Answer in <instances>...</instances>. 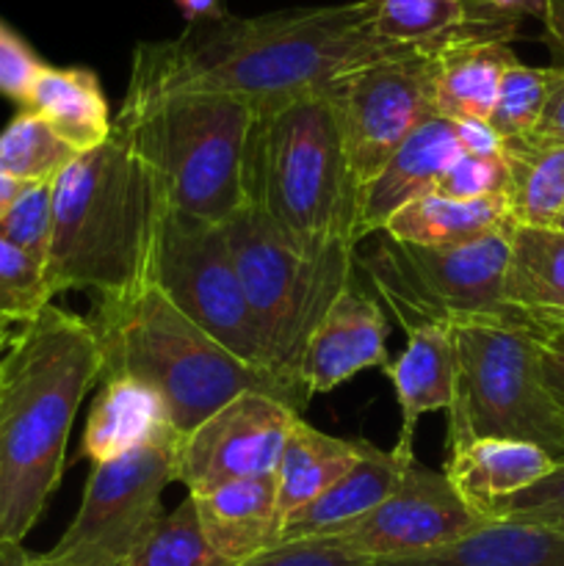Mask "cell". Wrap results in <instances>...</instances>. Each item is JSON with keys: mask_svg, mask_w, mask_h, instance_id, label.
Masks as SVG:
<instances>
[{"mask_svg": "<svg viewBox=\"0 0 564 566\" xmlns=\"http://www.w3.org/2000/svg\"><path fill=\"white\" fill-rule=\"evenodd\" d=\"M396 53L412 50L393 48L376 33L374 0H354L188 25L169 42L138 44L130 81L227 92L263 108L326 92L348 72Z\"/></svg>", "mask_w": 564, "mask_h": 566, "instance_id": "6da1fadb", "label": "cell"}, {"mask_svg": "<svg viewBox=\"0 0 564 566\" xmlns=\"http://www.w3.org/2000/svg\"><path fill=\"white\" fill-rule=\"evenodd\" d=\"M103 376L88 318L61 307L11 335L0 354V539L22 542L64 475L83 398Z\"/></svg>", "mask_w": 564, "mask_h": 566, "instance_id": "7a4b0ae2", "label": "cell"}, {"mask_svg": "<svg viewBox=\"0 0 564 566\" xmlns=\"http://www.w3.org/2000/svg\"><path fill=\"white\" fill-rule=\"evenodd\" d=\"M164 188L147 160L111 130L53 182V241L44 276L53 296L88 291L119 302L153 282Z\"/></svg>", "mask_w": 564, "mask_h": 566, "instance_id": "3957f363", "label": "cell"}, {"mask_svg": "<svg viewBox=\"0 0 564 566\" xmlns=\"http://www.w3.org/2000/svg\"><path fill=\"white\" fill-rule=\"evenodd\" d=\"M88 321L103 354L100 379L127 376L147 385L164 401L177 440L247 390L265 392L296 412L310 401L302 385L247 365L227 352L153 282L119 302H97Z\"/></svg>", "mask_w": 564, "mask_h": 566, "instance_id": "277c9868", "label": "cell"}, {"mask_svg": "<svg viewBox=\"0 0 564 566\" xmlns=\"http://www.w3.org/2000/svg\"><path fill=\"white\" fill-rule=\"evenodd\" d=\"M243 197L296 247H357L359 186L348 169L326 92L254 108Z\"/></svg>", "mask_w": 564, "mask_h": 566, "instance_id": "5b68a950", "label": "cell"}, {"mask_svg": "<svg viewBox=\"0 0 564 566\" xmlns=\"http://www.w3.org/2000/svg\"><path fill=\"white\" fill-rule=\"evenodd\" d=\"M254 105L227 92L127 83L114 130L147 160L166 205L227 224L241 208Z\"/></svg>", "mask_w": 564, "mask_h": 566, "instance_id": "8992f818", "label": "cell"}, {"mask_svg": "<svg viewBox=\"0 0 564 566\" xmlns=\"http://www.w3.org/2000/svg\"><path fill=\"white\" fill-rule=\"evenodd\" d=\"M453 343V401L446 451L479 437L518 440L564 462V409L542 368L540 329L523 315L448 326Z\"/></svg>", "mask_w": 564, "mask_h": 566, "instance_id": "52a82bcc", "label": "cell"}, {"mask_svg": "<svg viewBox=\"0 0 564 566\" xmlns=\"http://www.w3.org/2000/svg\"><path fill=\"white\" fill-rule=\"evenodd\" d=\"M224 230L258 332L263 368L302 385L304 346L343 287L354 282L357 247L337 243L310 252L252 208L238 210Z\"/></svg>", "mask_w": 564, "mask_h": 566, "instance_id": "ba28073f", "label": "cell"}, {"mask_svg": "<svg viewBox=\"0 0 564 566\" xmlns=\"http://www.w3.org/2000/svg\"><path fill=\"white\" fill-rule=\"evenodd\" d=\"M512 227L459 247H418L379 232L357 265L404 332L518 315L503 302Z\"/></svg>", "mask_w": 564, "mask_h": 566, "instance_id": "9c48e42d", "label": "cell"}, {"mask_svg": "<svg viewBox=\"0 0 564 566\" xmlns=\"http://www.w3.org/2000/svg\"><path fill=\"white\" fill-rule=\"evenodd\" d=\"M177 434H164L111 462L92 464L81 509L53 551L31 566H108L130 556L164 514V492L175 481Z\"/></svg>", "mask_w": 564, "mask_h": 566, "instance_id": "30bf717a", "label": "cell"}, {"mask_svg": "<svg viewBox=\"0 0 564 566\" xmlns=\"http://www.w3.org/2000/svg\"><path fill=\"white\" fill-rule=\"evenodd\" d=\"M153 285L227 352L247 365L263 368L258 332L224 224L180 213L166 205L153 254Z\"/></svg>", "mask_w": 564, "mask_h": 566, "instance_id": "8fae6325", "label": "cell"}, {"mask_svg": "<svg viewBox=\"0 0 564 566\" xmlns=\"http://www.w3.org/2000/svg\"><path fill=\"white\" fill-rule=\"evenodd\" d=\"M359 191L424 122L435 119V55L396 53L326 88Z\"/></svg>", "mask_w": 564, "mask_h": 566, "instance_id": "7c38bea8", "label": "cell"}, {"mask_svg": "<svg viewBox=\"0 0 564 566\" xmlns=\"http://www.w3.org/2000/svg\"><path fill=\"white\" fill-rule=\"evenodd\" d=\"M299 418L302 412L265 392H241L177 440L175 481L188 495H202L232 481L274 473Z\"/></svg>", "mask_w": 564, "mask_h": 566, "instance_id": "4fadbf2b", "label": "cell"}, {"mask_svg": "<svg viewBox=\"0 0 564 566\" xmlns=\"http://www.w3.org/2000/svg\"><path fill=\"white\" fill-rule=\"evenodd\" d=\"M487 523L462 501L442 470L418 457L407 464L396 490L365 517L335 534L368 558H398L435 551Z\"/></svg>", "mask_w": 564, "mask_h": 566, "instance_id": "5bb4252c", "label": "cell"}, {"mask_svg": "<svg viewBox=\"0 0 564 566\" xmlns=\"http://www.w3.org/2000/svg\"><path fill=\"white\" fill-rule=\"evenodd\" d=\"M387 315L357 280L343 287L304 346L299 381L307 396H326L368 368H387Z\"/></svg>", "mask_w": 564, "mask_h": 566, "instance_id": "9a60e30c", "label": "cell"}, {"mask_svg": "<svg viewBox=\"0 0 564 566\" xmlns=\"http://www.w3.org/2000/svg\"><path fill=\"white\" fill-rule=\"evenodd\" d=\"M374 28L393 48L440 55L459 44L512 42L520 17L487 0H374Z\"/></svg>", "mask_w": 564, "mask_h": 566, "instance_id": "2e32d148", "label": "cell"}, {"mask_svg": "<svg viewBox=\"0 0 564 566\" xmlns=\"http://www.w3.org/2000/svg\"><path fill=\"white\" fill-rule=\"evenodd\" d=\"M464 155L457 122L442 116L424 122L359 191L357 241L379 235L387 221L424 193L435 191L448 169Z\"/></svg>", "mask_w": 564, "mask_h": 566, "instance_id": "e0dca14e", "label": "cell"}, {"mask_svg": "<svg viewBox=\"0 0 564 566\" xmlns=\"http://www.w3.org/2000/svg\"><path fill=\"white\" fill-rule=\"evenodd\" d=\"M415 459V448L396 446L382 451L370 442H363L359 459L324 492L293 512L282 523L280 542L313 539V536H335L359 517L374 512L387 495L398 486L407 464Z\"/></svg>", "mask_w": 564, "mask_h": 566, "instance_id": "ac0fdd59", "label": "cell"}, {"mask_svg": "<svg viewBox=\"0 0 564 566\" xmlns=\"http://www.w3.org/2000/svg\"><path fill=\"white\" fill-rule=\"evenodd\" d=\"M191 501L208 542L230 564H241L280 545L282 512L274 473L232 481L191 495Z\"/></svg>", "mask_w": 564, "mask_h": 566, "instance_id": "d6986e66", "label": "cell"}, {"mask_svg": "<svg viewBox=\"0 0 564 566\" xmlns=\"http://www.w3.org/2000/svg\"><path fill=\"white\" fill-rule=\"evenodd\" d=\"M553 464L542 448L529 442L479 437L451 448L442 473L470 509L490 520L495 503L540 481Z\"/></svg>", "mask_w": 564, "mask_h": 566, "instance_id": "ffe728a7", "label": "cell"}, {"mask_svg": "<svg viewBox=\"0 0 564 566\" xmlns=\"http://www.w3.org/2000/svg\"><path fill=\"white\" fill-rule=\"evenodd\" d=\"M374 566H564V531L487 520L435 551L376 558Z\"/></svg>", "mask_w": 564, "mask_h": 566, "instance_id": "44dd1931", "label": "cell"}, {"mask_svg": "<svg viewBox=\"0 0 564 566\" xmlns=\"http://www.w3.org/2000/svg\"><path fill=\"white\" fill-rule=\"evenodd\" d=\"M100 381L103 387L92 403L81 446L88 462H111L169 434L164 401L147 385L127 376H108Z\"/></svg>", "mask_w": 564, "mask_h": 566, "instance_id": "7402d4cb", "label": "cell"}, {"mask_svg": "<svg viewBox=\"0 0 564 566\" xmlns=\"http://www.w3.org/2000/svg\"><path fill=\"white\" fill-rule=\"evenodd\" d=\"M385 374L396 387V401L401 407L398 446L412 448L418 420L426 412L451 409L453 374H457L451 329L448 326L409 329L401 357L387 365Z\"/></svg>", "mask_w": 564, "mask_h": 566, "instance_id": "603a6c76", "label": "cell"}, {"mask_svg": "<svg viewBox=\"0 0 564 566\" xmlns=\"http://www.w3.org/2000/svg\"><path fill=\"white\" fill-rule=\"evenodd\" d=\"M503 302L534 324L564 321V232L512 227Z\"/></svg>", "mask_w": 564, "mask_h": 566, "instance_id": "cb8c5ba5", "label": "cell"}, {"mask_svg": "<svg viewBox=\"0 0 564 566\" xmlns=\"http://www.w3.org/2000/svg\"><path fill=\"white\" fill-rule=\"evenodd\" d=\"M22 105L42 116L77 155L100 147L114 130L97 75L88 70H55L44 64Z\"/></svg>", "mask_w": 564, "mask_h": 566, "instance_id": "d4e9b609", "label": "cell"}, {"mask_svg": "<svg viewBox=\"0 0 564 566\" xmlns=\"http://www.w3.org/2000/svg\"><path fill=\"white\" fill-rule=\"evenodd\" d=\"M518 61L509 42L459 44L435 55V111L448 122L490 119L498 86Z\"/></svg>", "mask_w": 564, "mask_h": 566, "instance_id": "484cf974", "label": "cell"}, {"mask_svg": "<svg viewBox=\"0 0 564 566\" xmlns=\"http://www.w3.org/2000/svg\"><path fill=\"white\" fill-rule=\"evenodd\" d=\"M359 451H363V440H341V437L324 434L299 418L274 470L282 523L293 512L324 495L357 462Z\"/></svg>", "mask_w": 564, "mask_h": 566, "instance_id": "4316f807", "label": "cell"}, {"mask_svg": "<svg viewBox=\"0 0 564 566\" xmlns=\"http://www.w3.org/2000/svg\"><path fill=\"white\" fill-rule=\"evenodd\" d=\"M509 224L506 199L457 202L431 191L398 210L382 232L418 247H459Z\"/></svg>", "mask_w": 564, "mask_h": 566, "instance_id": "83f0119b", "label": "cell"}, {"mask_svg": "<svg viewBox=\"0 0 564 566\" xmlns=\"http://www.w3.org/2000/svg\"><path fill=\"white\" fill-rule=\"evenodd\" d=\"M509 166L506 210L518 227H556L564 210V147L534 138L503 142Z\"/></svg>", "mask_w": 564, "mask_h": 566, "instance_id": "f1b7e54d", "label": "cell"}, {"mask_svg": "<svg viewBox=\"0 0 564 566\" xmlns=\"http://www.w3.org/2000/svg\"><path fill=\"white\" fill-rule=\"evenodd\" d=\"M75 149L33 111H20L0 133V171L20 182H53Z\"/></svg>", "mask_w": 564, "mask_h": 566, "instance_id": "f546056e", "label": "cell"}, {"mask_svg": "<svg viewBox=\"0 0 564 566\" xmlns=\"http://www.w3.org/2000/svg\"><path fill=\"white\" fill-rule=\"evenodd\" d=\"M125 566H236L221 558L205 536L191 495L171 512H164L158 523L138 539Z\"/></svg>", "mask_w": 564, "mask_h": 566, "instance_id": "4dcf8cb0", "label": "cell"}, {"mask_svg": "<svg viewBox=\"0 0 564 566\" xmlns=\"http://www.w3.org/2000/svg\"><path fill=\"white\" fill-rule=\"evenodd\" d=\"M551 75V66H529L520 59L503 72L501 86H498L495 108H492L490 119H487L492 130L501 136V142L523 138L534 130L542 108H545Z\"/></svg>", "mask_w": 564, "mask_h": 566, "instance_id": "1f68e13d", "label": "cell"}, {"mask_svg": "<svg viewBox=\"0 0 564 566\" xmlns=\"http://www.w3.org/2000/svg\"><path fill=\"white\" fill-rule=\"evenodd\" d=\"M50 304L44 265L0 238V324L25 326Z\"/></svg>", "mask_w": 564, "mask_h": 566, "instance_id": "d6a6232c", "label": "cell"}, {"mask_svg": "<svg viewBox=\"0 0 564 566\" xmlns=\"http://www.w3.org/2000/svg\"><path fill=\"white\" fill-rule=\"evenodd\" d=\"M53 182H28L20 199L0 219V238L42 265L48 263L53 241Z\"/></svg>", "mask_w": 564, "mask_h": 566, "instance_id": "836d02e7", "label": "cell"}, {"mask_svg": "<svg viewBox=\"0 0 564 566\" xmlns=\"http://www.w3.org/2000/svg\"><path fill=\"white\" fill-rule=\"evenodd\" d=\"M490 520H512V523L564 531V462H556L540 481L495 503Z\"/></svg>", "mask_w": 564, "mask_h": 566, "instance_id": "e575fe53", "label": "cell"}, {"mask_svg": "<svg viewBox=\"0 0 564 566\" xmlns=\"http://www.w3.org/2000/svg\"><path fill=\"white\" fill-rule=\"evenodd\" d=\"M509 166L503 153L498 155H462L435 186V193L457 202H481V199H506Z\"/></svg>", "mask_w": 564, "mask_h": 566, "instance_id": "d590c367", "label": "cell"}, {"mask_svg": "<svg viewBox=\"0 0 564 566\" xmlns=\"http://www.w3.org/2000/svg\"><path fill=\"white\" fill-rule=\"evenodd\" d=\"M236 566H374V558L357 553L337 536H313L280 542Z\"/></svg>", "mask_w": 564, "mask_h": 566, "instance_id": "8d00e7d4", "label": "cell"}, {"mask_svg": "<svg viewBox=\"0 0 564 566\" xmlns=\"http://www.w3.org/2000/svg\"><path fill=\"white\" fill-rule=\"evenodd\" d=\"M42 66V61L20 36L0 25V94L17 99V103H25Z\"/></svg>", "mask_w": 564, "mask_h": 566, "instance_id": "74e56055", "label": "cell"}, {"mask_svg": "<svg viewBox=\"0 0 564 566\" xmlns=\"http://www.w3.org/2000/svg\"><path fill=\"white\" fill-rule=\"evenodd\" d=\"M551 70L553 75L545 97V108H542L540 122L529 133V138L540 144L564 147V66H551Z\"/></svg>", "mask_w": 564, "mask_h": 566, "instance_id": "f35d334b", "label": "cell"}, {"mask_svg": "<svg viewBox=\"0 0 564 566\" xmlns=\"http://www.w3.org/2000/svg\"><path fill=\"white\" fill-rule=\"evenodd\" d=\"M542 346V368L545 381L551 387L553 398L564 409V326L558 324H536Z\"/></svg>", "mask_w": 564, "mask_h": 566, "instance_id": "ab89813d", "label": "cell"}, {"mask_svg": "<svg viewBox=\"0 0 564 566\" xmlns=\"http://www.w3.org/2000/svg\"><path fill=\"white\" fill-rule=\"evenodd\" d=\"M457 130L464 155H498L503 149L501 136L492 130L490 122H457Z\"/></svg>", "mask_w": 564, "mask_h": 566, "instance_id": "60d3db41", "label": "cell"}, {"mask_svg": "<svg viewBox=\"0 0 564 566\" xmlns=\"http://www.w3.org/2000/svg\"><path fill=\"white\" fill-rule=\"evenodd\" d=\"M540 22L545 28V44L553 55L551 66H564V0H547Z\"/></svg>", "mask_w": 564, "mask_h": 566, "instance_id": "b9f144b4", "label": "cell"}, {"mask_svg": "<svg viewBox=\"0 0 564 566\" xmlns=\"http://www.w3.org/2000/svg\"><path fill=\"white\" fill-rule=\"evenodd\" d=\"M180 14L186 17L188 25H199V22H213L227 17L230 11L224 9V0H175Z\"/></svg>", "mask_w": 564, "mask_h": 566, "instance_id": "7bdbcfd3", "label": "cell"}, {"mask_svg": "<svg viewBox=\"0 0 564 566\" xmlns=\"http://www.w3.org/2000/svg\"><path fill=\"white\" fill-rule=\"evenodd\" d=\"M487 3L506 11V14L520 17V20H523V17H536V20H542L547 0H487Z\"/></svg>", "mask_w": 564, "mask_h": 566, "instance_id": "ee69618b", "label": "cell"}, {"mask_svg": "<svg viewBox=\"0 0 564 566\" xmlns=\"http://www.w3.org/2000/svg\"><path fill=\"white\" fill-rule=\"evenodd\" d=\"M25 186L28 182H20V180H14V177H9L0 171V219H3V216L9 213L11 205L20 199V193L25 191Z\"/></svg>", "mask_w": 564, "mask_h": 566, "instance_id": "f6af8a7d", "label": "cell"}, {"mask_svg": "<svg viewBox=\"0 0 564 566\" xmlns=\"http://www.w3.org/2000/svg\"><path fill=\"white\" fill-rule=\"evenodd\" d=\"M0 566H31V553L22 547V542L0 539Z\"/></svg>", "mask_w": 564, "mask_h": 566, "instance_id": "bcb514c9", "label": "cell"}, {"mask_svg": "<svg viewBox=\"0 0 564 566\" xmlns=\"http://www.w3.org/2000/svg\"><path fill=\"white\" fill-rule=\"evenodd\" d=\"M556 230L564 232V210H562V216H558V221H556Z\"/></svg>", "mask_w": 564, "mask_h": 566, "instance_id": "7dc6e473", "label": "cell"}, {"mask_svg": "<svg viewBox=\"0 0 564 566\" xmlns=\"http://www.w3.org/2000/svg\"><path fill=\"white\" fill-rule=\"evenodd\" d=\"M6 335H11V326L0 324V337H6Z\"/></svg>", "mask_w": 564, "mask_h": 566, "instance_id": "c3c4849f", "label": "cell"}, {"mask_svg": "<svg viewBox=\"0 0 564 566\" xmlns=\"http://www.w3.org/2000/svg\"><path fill=\"white\" fill-rule=\"evenodd\" d=\"M11 340V335H6V337H0V354H3V348H6V343Z\"/></svg>", "mask_w": 564, "mask_h": 566, "instance_id": "681fc988", "label": "cell"}, {"mask_svg": "<svg viewBox=\"0 0 564 566\" xmlns=\"http://www.w3.org/2000/svg\"><path fill=\"white\" fill-rule=\"evenodd\" d=\"M551 324H558V326H564V321H551Z\"/></svg>", "mask_w": 564, "mask_h": 566, "instance_id": "f907efd6", "label": "cell"}, {"mask_svg": "<svg viewBox=\"0 0 564 566\" xmlns=\"http://www.w3.org/2000/svg\"><path fill=\"white\" fill-rule=\"evenodd\" d=\"M108 566H125V564H108Z\"/></svg>", "mask_w": 564, "mask_h": 566, "instance_id": "816d5d0a", "label": "cell"}]
</instances>
